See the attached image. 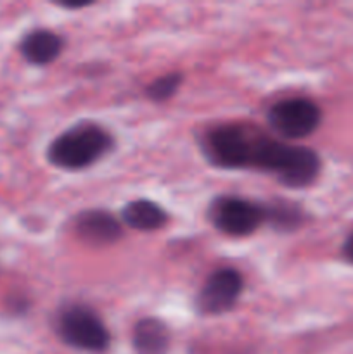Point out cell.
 <instances>
[{
	"label": "cell",
	"mask_w": 353,
	"mask_h": 354,
	"mask_svg": "<svg viewBox=\"0 0 353 354\" xmlns=\"http://www.w3.org/2000/svg\"><path fill=\"white\" fill-rule=\"evenodd\" d=\"M341 252H343V258L353 265V232L348 235V237H346L345 244H343V248H341Z\"/></svg>",
	"instance_id": "5bb4252c"
},
{
	"label": "cell",
	"mask_w": 353,
	"mask_h": 354,
	"mask_svg": "<svg viewBox=\"0 0 353 354\" xmlns=\"http://www.w3.org/2000/svg\"><path fill=\"white\" fill-rule=\"evenodd\" d=\"M114 149V137L102 124L82 121L51 142L47 159L52 166L64 171H82L106 158Z\"/></svg>",
	"instance_id": "6da1fadb"
},
{
	"label": "cell",
	"mask_w": 353,
	"mask_h": 354,
	"mask_svg": "<svg viewBox=\"0 0 353 354\" xmlns=\"http://www.w3.org/2000/svg\"><path fill=\"white\" fill-rule=\"evenodd\" d=\"M121 221L138 232H156L168 221V214L158 203L149 199H135L125 204Z\"/></svg>",
	"instance_id": "8fae6325"
},
{
	"label": "cell",
	"mask_w": 353,
	"mask_h": 354,
	"mask_svg": "<svg viewBox=\"0 0 353 354\" xmlns=\"http://www.w3.org/2000/svg\"><path fill=\"white\" fill-rule=\"evenodd\" d=\"M263 137L262 130L249 124H218L204 131L201 151L215 168L253 169Z\"/></svg>",
	"instance_id": "3957f363"
},
{
	"label": "cell",
	"mask_w": 353,
	"mask_h": 354,
	"mask_svg": "<svg viewBox=\"0 0 353 354\" xmlns=\"http://www.w3.org/2000/svg\"><path fill=\"white\" fill-rule=\"evenodd\" d=\"M132 344L137 354H166L172 344V334L165 322L145 317L135 324Z\"/></svg>",
	"instance_id": "30bf717a"
},
{
	"label": "cell",
	"mask_w": 353,
	"mask_h": 354,
	"mask_svg": "<svg viewBox=\"0 0 353 354\" xmlns=\"http://www.w3.org/2000/svg\"><path fill=\"white\" fill-rule=\"evenodd\" d=\"M64 40L61 35L47 28H37L24 35L19 41V52L24 61L33 66H47L61 55Z\"/></svg>",
	"instance_id": "9c48e42d"
},
{
	"label": "cell",
	"mask_w": 353,
	"mask_h": 354,
	"mask_svg": "<svg viewBox=\"0 0 353 354\" xmlns=\"http://www.w3.org/2000/svg\"><path fill=\"white\" fill-rule=\"evenodd\" d=\"M61 6L64 7V9H83V7H89L90 2H87V3H83V2H76V3L64 2V3H61Z\"/></svg>",
	"instance_id": "9a60e30c"
},
{
	"label": "cell",
	"mask_w": 353,
	"mask_h": 354,
	"mask_svg": "<svg viewBox=\"0 0 353 354\" xmlns=\"http://www.w3.org/2000/svg\"><path fill=\"white\" fill-rule=\"evenodd\" d=\"M75 232L90 245H111L123 235L121 221L104 209H87L76 216Z\"/></svg>",
	"instance_id": "ba28073f"
},
{
	"label": "cell",
	"mask_w": 353,
	"mask_h": 354,
	"mask_svg": "<svg viewBox=\"0 0 353 354\" xmlns=\"http://www.w3.org/2000/svg\"><path fill=\"white\" fill-rule=\"evenodd\" d=\"M182 73H168V75L159 76L145 86V97L152 102H165L175 95L176 90L182 85Z\"/></svg>",
	"instance_id": "4fadbf2b"
},
{
	"label": "cell",
	"mask_w": 353,
	"mask_h": 354,
	"mask_svg": "<svg viewBox=\"0 0 353 354\" xmlns=\"http://www.w3.org/2000/svg\"><path fill=\"white\" fill-rule=\"evenodd\" d=\"M266 121L284 140H300L320 127L322 111L308 97H287L270 106Z\"/></svg>",
	"instance_id": "8992f818"
},
{
	"label": "cell",
	"mask_w": 353,
	"mask_h": 354,
	"mask_svg": "<svg viewBox=\"0 0 353 354\" xmlns=\"http://www.w3.org/2000/svg\"><path fill=\"white\" fill-rule=\"evenodd\" d=\"M54 330L69 348L87 353H104L111 344V334L102 318L83 303H68L54 317Z\"/></svg>",
	"instance_id": "277c9868"
},
{
	"label": "cell",
	"mask_w": 353,
	"mask_h": 354,
	"mask_svg": "<svg viewBox=\"0 0 353 354\" xmlns=\"http://www.w3.org/2000/svg\"><path fill=\"white\" fill-rule=\"evenodd\" d=\"M244 290V279L230 266L215 270L208 275L196 294V310L204 317H218L234 310Z\"/></svg>",
	"instance_id": "52a82bcc"
},
{
	"label": "cell",
	"mask_w": 353,
	"mask_h": 354,
	"mask_svg": "<svg viewBox=\"0 0 353 354\" xmlns=\"http://www.w3.org/2000/svg\"><path fill=\"white\" fill-rule=\"evenodd\" d=\"M255 169L269 173L287 189H305L318 178L322 161L311 149L265 135Z\"/></svg>",
	"instance_id": "7a4b0ae2"
},
{
	"label": "cell",
	"mask_w": 353,
	"mask_h": 354,
	"mask_svg": "<svg viewBox=\"0 0 353 354\" xmlns=\"http://www.w3.org/2000/svg\"><path fill=\"white\" fill-rule=\"evenodd\" d=\"M211 225L228 237H248L265 223L263 204L239 196H218L208 209Z\"/></svg>",
	"instance_id": "5b68a950"
},
{
	"label": "cell",
	"mask_w": 353,
	"mask_h": 354,
	"mask_svg": "<svg viewBox=\"0 0 353 354\" xmlns=\"http://www.w3.org/2000/svg\"><path fill=\"white\" fill-rule=\"evenodd\" d=\"M263 209H265V223L282 234L298 230L305 221L303 209L289 201H272L263 204Z\"/></svg>",
	"instance_id": "7c38bea8"
}]
</instances>
